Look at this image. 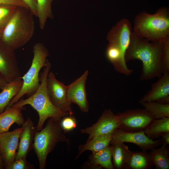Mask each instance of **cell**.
Wrapping results in <instances>:
<instances>
[{
	"mask_svg": "<svg viewBox=\"0 0 169 169\" xmlns=\"http://www.w3.org/2000/svg\"><path fill=\"white\" fill-rule=\"evenodd\" d=\"M2 30L0 29V39L1 37V35H2Z\"/></svg>",
	"mask_w": 169,
	"mask_h": 169,
	"instance_id": "37",
	"label": "cell"
},
{
	"mask_svg": "<svg viewBox=\"0 0 169 169\" xmlns=\"http://www.w3.org/2000/svg\"><path fill=\"white\" fill-rule=\"evenodd\" d=\"M153 166L147 151H131L125 169H151Z\"/></svg>",
	"mask_w": 169,
	"mask_h": 169,
	"instance_id": "18",
	"label": "cell"
},
{
	"mask_svg": "<svg viewBox=\"0 0 169 169\" xmlns=\"http://www.w3.org/2000/svg\"><path fill=\"white\" fill-rule=\"evenodd\" d=\"M33 16L29 9L18 7L2 30L1 40L14 50L27 44L34 34Z\"/></svg>",
	"mask_w": 169,
	"mask_h": 169,
	"instance_id": "3",
	"label": "cell"
},
{
	"mask_svg": "<svg viewBox=\"0 0 169 169\" xmlns=\"http://www.w3.org/2000/svg\"><path fill=\"white\" fill-rule=\"evenodd\" d=\"M18 149L15 159H26L31 150L34 136L37 131L36 127L30 117H28L22 125Z\"/></svg>",
	"mask_w": 169,
	"mask_h": 169,
	"instance_id": "15",
	"label": "cell"
},
{
	"mask_svg": "<svg viewBox=\"0 0 169 169\" xmlns=\"http://www.w3.org/2000/svg\"><path fill=\"white\" fill-rule=\"evenodd\" d=\"M112 134H108L97 136L86 141V143L79 145L76 158H78L85 151H90L94 153L109 146L112 140Z\"/></svg>",
	"mask_w": 169,
	"mask_h": 169,
	"instance_id": "20",
	"label": "cell"
},
{
	"mask_svg": "<svg viewBox=\"0 0 169 169\" xmlns=\"http://www.w3.org/2000/svg\"><path fill=\"white\" fill-rule=\"evenodd\" d=\"M19 7L0 4V29L3 30Z\"/></svg>",
	"mask_w": 169,
	"mask_h": 169,
	"instance_id": "27",
	"label": "cell"
},
{
	"mask_svg": "<svg viewBox=\"0 0 169 169\" xmlns=\"http://www.w3.org/2000/svg\"><path fill=\"white\" fill-rule=\"evenodd\" d=\"M115 115L119 122V129L128 132L144 131L155 119L145 108L128 109Z\"/></svg>",
	"mask_w": 169,
	"mask_h": 169,
	"instance_id": "7",
	"label": "cell"
},
{
	"mask_svg": "<svg viewBox=\"0 0 169 169\" xmlns=\"http://www.w3.org/2000/svg\"><path fill=\"white\" fill-rule=\"evenodd\" d=\"M88 74L85 71L79 78L68 86L67 95L71 102L76 104L84 112L89 110V105L85 90V83Z\"/></svg>",
	"mask_w": 169,
	"mask_h": 169,
	"instance_id": "14",
	"label": "cell"
},
{
	"mask_svg": "<svg viewBox=\"0 0 169 169\" xmlns=\"http://www.w3.org/2000/svg\"><path fill=\"white\" fill-rule=\"evenodd\" d=\"M51 68V64L48 61L42 72L40 74V84L37 90L27 98L20 99L11 106L20 107L26 105H30L38 112L39 119L36 126L37 131L43 128L45 121L49 118L61 119L68 115V113L63 112L54 106L51 102L48 93L47 81Z\"/></svg>",
	"mask_w": 169,
	"mask_h": 169,
	"instance_id": "2",
	"label": "cell"
},
{
	"mask_svg": "<svg viewBox=\"0 0 169 169\" xmlns=\"http://www.w3.org/2000/svg\"><path fill=\"white\" fill-rule=\"evenodd\" d=\"M141 104L155 119L169 118V104H161L157 102H146Z\"/></svg>",
	"mask_w": 169,
	"mask_h": 169,
	"instance_id": "26",
	"label": "cell"
},
{
	"mask_svg": "<svg viewBox=\"0 0 169 169\" xmlns=\"http://www.w3.org/2000/svg\"><path fill=\"white\" fill-rule=\"evenodd\" d=\"M37 4V17L39 27L43 30L48 18H53L51 5L53 0H36Z\"/></svg>",
	"mask_w": 169,
	"mask_h": 169,
	"instance_id": "25",
	"label": "cell"
},
{
	"mask_svg": "<svg viewBox=\"0 0 169 169\" xmlns=\"http://www.w3.org/2000/svg\"><path fill=\"white\" fill-rule=\"evenodd\" d=\"M144 131L151 140L160 138L164 133L169 132V118L155 119Z\"/></svg>",
	"mask_w": 169,
	"mask_h": 169,
	"instance_id": "23",
	"label": "cell"
},
{
	"mask_svg": "<svg viewBox=\"0 0 169 169\" xmlns=\"http://www.w3.org/2000/svg\"><path fill=\"white\" fill-rule=\"evenodd\" d=\"M117 116L110 109H105L97 121L90 126L80 130L82 134L89 135L87 141L97 136L112 134L119 129Z\"/></svg>",
	"mask_w": 169,
	"mask_h": 169,
	"instance_id": "10",
	"label": "cell"
},
{
	"mask_svg": "<svg viewBox=\"0 0 169 169\" xmlns=\"http://www.w3.org/2000/svg\"><path fill=\"white\" fill-rule=\"evenodd\" d=\"M24 107H6L0 114V133L9 131L12 125L15 123L20 126L25 121L22 113Z\"/></svg>",
	"mask_w": 169,
	"mask_h": 169,
	"instance_id": "17",
	"label": "cell"
},
{
	"mask_svg": "<svg viewBox=\"0 0 169 169\" xmlns=\"http://www.w3.org/2000/svg\"><path fill=\"white\" fill-rule=\"evenodd\" d=\"M138 36L152 42H160L169 37V10L158 9L154 14L142 11L135 17L133 31Z\"/></svg>",
	"mask_w": 169,
	"mask_h": 169,
	"instance_id": "4",
	"label": "cell"
},
{
	"mask_svg": "<svg viewBox=\"0 0 169 169\" xmlns=\"http://www.w3.org/2000/svg\"><path fill=\"white\" fill-rule=\"evenodd\" d=\"M0 4L13 5L29 9L22 0H0Z\"/></svg>",
	"mask_w": 169,
	"mask_h": 169,
	"instance_id": "31",
	"label": "cell"
},
{
	"mask_svg": "<svg viewBox=\"0 0 169 169\" xmlns=\"http://www.w3.org/2000/svg\"><path fill=\"white\" fill-rule=\"evenodd\" d=\"M22 129L17 128L0 133V152L5 167L16 159Z\"/></svg>",
	"mask_w": 169,
	"mask_h": 169,
	"instance_id": "12",
	"label": "cell"
},
{
	"mask_svg": "<svg viewBox=\"0 0 169 169\" xmlns=\"http://www.w3.org/2000/svg\"><path fill=\"white\" fill-rule=\"evenodd\" d=\"M34 166L27 161L26 159H15L12 163L6 166V169H33Z\"/></svg>",
	"mask_w": 169,
	"mask_h": 169,
	"instance_id": "29",
	"label": "cell"
},
{
	"mask_svg": "<svg viewBox=\"0 0 169 169\" xmlns=\"http://www.w3.org/2000/svg\"><path fill=\"white\" fill-rule=\"evenodd\" d=\"M111 144L112 162L115 169H125L131 151L124 143Z\"/></svg>",
	"mask_w": 169,
	"mask_h": 169,
	"instance_id": "21",
	"label": "cell"
},
{
	"mask_svg": "<svg viewBox=\"0 0 169 169\" xmlns=\"http://www.w3.org/2000/svg\"><path fill=\"white\" fill-rule=\"evenodd\" d=\"M162 145L166 146L169 144V132L163 134L160 137Z\"/></svg>",
	"mask_w": 169,
	"mask_h": 169,
	"instance_id": "33",
	"label": "cell"
},
{
	"mask_svg": "<svg viewBox=\"0 0 169 169\" xmlns=\"http://www.w3.org/2000/svg\"><path fill=\"white\" fill-rule=\"evenodd\" d=\"M8 83L0 73V90H1Z\"/></svg>",
	"mask_w": 169,
	"mask_h": 169,
	"instance_id": "34",
	"label": "cell"
},
{
	"mask_svg": "<svg viewBox=\"0 0 169 169\" xmlns=\"http://www.w3.org/2000/svg\"><path fill=\"white\" fill-rule=\"evenodd\" d=\"M14 51L0 39V73L7 83L21 77Z\"/></svg>",
	"mask_w": 169,
	"mask_h": 169,
	"instance_id": "11",
	"label": "cell"
},
{
	"mask_svg": "<svg viewBox=\"0 0 169 169\" xmlns=\"http://www.w3.org/2000/svg\"><path fill=\"white\" fill-rule=\"evenodd\" d=\"M27 6L34 16L37 17V4L36 0H22Z\"/></svg>",
	"mask_w": 169,
	"mask_h": 169,
	"instance_id": "32",
	"label": "cell"
},
{
	"mask_svg": "<svg viewBox=\"0 0 169 169\" xmlns=\"http://www.w3.org/2000/svg\"><path fill=\"white\" fill-rule=\"evenodd\" d=\"M61 120L49 118L45 127L36 132L33 149L37 157L40 169L45 168L48 155L54 150L58 143L66 140L61 126Z\"/></svg>",
	"mask_w": 169,
	"mask_h": 169,
	"instance_id": "5",
	"label": "cell"
},
{
	"mask_svg": "<svg viewBox=\"0 0 169 169\" xmlns=\"http://www.w3.org/2000/svg\"><path fill=\"white\" fill-rule=\"evenodd\" d=\"M33 56L31 66L27 72L21 78L23 81L19 92L11 100L6 107H11L25 95H32L40 84L39 72L46 65L48 60V50L42 43L38 42L33 46Z\"/></svg>",
	"mask_w": 169,
	"mask_h": 169,
	"instance_id": "6",
	"label": "cell"
},
{
	"mask_svg": "<svg viewBox=\"0 0 169 169\" xmlns=\"http://www.w3.org/2000/svg\"><path fill=\"white\" fill-rule=\"evenodd\" d=\"M125 142L134 143L142 150L147 151L162 145L160 138L156 140H151L145 134L144 131L128 132L118 129L112 133L110 144Z\"/></svg>",
	"mask_w": 169,
	"mask_h": 169,
	"instance_id": "9",
	"label": "cell"
},
{
	"mask_svg": "<svg viewBox=\"0 0 169 169\" xmlns=\"http://www.w3.org/2000/svg\"><path fill=\"white\" fill-rule=\"evenodd\" d=\"M90 161L94 167L115 169L112 161L110 146L109 145L98 152L92 153L90 158Z\"/></svg>",
	"mask_w": 169,
	"mask_h": 169,
	"instance_id": "22",
	"label": "cell"
},
{
	"mask_svg": "<svg viewBox=\"0 0 169 169\" xmlns=\"http://www.w3.org/2000/svg\"><path fill=\"white\" fill-rule=\"evenodd\" d=\"M161 63L162 74L169 73V37L163 40Z\"/></svg>",
	"mask_w": 169,
	"mask_h": 169,
	"instance_id": "28",
	"label": "cell"
},
{
	"mask_svg": "<svg viewBox=\"0 0 169 169\" xmlns=\"http://www.w3.org/2000/svg\"><path fill=\"white\" fill-rule=\"evenodd\" d=\"M132 31L130 21L126 18H122L112 27L108 33L107 39L109 43L119 47L125 56L130 42Z\"/></svg>",
	"mask_w": 169,
	"mask_h": 169,
	"instance_id": "13",
	"label": "cell"
},
{
	"mask_svg": "<svg viewBox=\"0 0 169 169\" xmlns=\"http://www.w3.org/2000/svg\"><path fill=\"white\" fill-rule=\"evenodd\" d=\"M151 86L150 89L140 99L139 103L157 102L169 96V73H163Z\"/></svg>",
	"mask_w": 169,
	"mask_h": 169,
	"instance_id": "16",
	"label": "cell"
},
{
	"mask_svg": "<svg viewBox=\"0 0 169 169\" xmlns=\"http://www.w3.org/2000/svg\"><path fill=\"white\" fill-rule=\"evenodd\" d=\"M23 81L21 78L8 83L0 92V114L3 112L11 100L21 90Z\"/></svg>",
	"mask_w": 169,
	"mask_h": 169,
	"instance_id": "19",
	"label": "cell"
},
{
	"mask_svg": "<svg viewBox=\"0 0 169 169\" xmlns=\"http://www.w3.org/2000/svg\"><path fill=\"white\" fill-rule=\"evenodd\" d=\"M5 169V166L0 152V169Z\"/></svg>",
	"mask_w": 169,
	"mask_h": 169,
	"instance_id": "36",
	"label": "cell"
},
{
	"mask_svg": "<svg viewBox=\"0 0 169 169\" xmlns=\"http://www.w3.org/2000/svg\"><path fill=\"white\" fill-rule=\"evenodd\" d=\"M60 124L63 130L65 131H71L77 126L74 118L71 115L63 117L61 120Z\"/></svg>",
	"mask_w": 169,
	"mask_h": 169,
	"instance_id": "30",
	"label": "cell"
},
{
	"mask_svg": "<svg viewBox=\"0 0 169 169\" xmlns=\"http://www.w3.org/2000/svg\"><path fill=\"white\" fill-rule=\"evenodd\" d=\"M163 40L150 42L132 31L125 59L126 63L133 60L141 62L142 68L139 77L141 81L159 78L162 74L161 56Z\"/></svg>",
	"mask_w": 169,
	"mask_h": 169,
	"instance_id": "1",
	"label": "cell"
},
{
	"mask_svg": "<svg viewBox=\"0 0 169 169\" xmlns=\"http://www.w3.org/2000/svg\"><path fill=\"white\" fill-rule=\"evenodd\" d=\"M157 102L161 104H169V96L163 97Z\"/></svg>",
	"mask_w": 169,
	"mask_h": 169,
	"instance_id": "35",
	"label": "cell"
},
{
	"mask_svg": "<svg viewBox=\"0 0 169 169\" xmlns=\"http://www.w3.org/2000/svg\"><path fill=\"white\" fill-rule=\"evenodd\" d=\"M47 87L49 99L53 105L61 111L71 116V103L67 97L68 86L58 81L54 74L49 71L47 77Z\"/></svg>",
	"mask_w": 169,
	"mask_h": 169,
	"instance_id": "8",
	"label": "cell"
},
{
	"mask_svg": "<svg viewBox=\"0 0 169 169\" xmlns=\"http://www.w3.org/2000/svg\"><path fill=\"white\" fill-rule=\"evenodd\" d=\"M161 145L150 150L151 158L156 169H169V151L166 146Z\"/></svg>",
	"mask_w": 169,
	"mask_h": 169,
	"instance_id": "24",
	"label": "cell"
}]
</instances>
